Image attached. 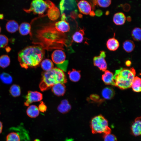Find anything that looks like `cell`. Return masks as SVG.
<instances>
[{"instance_id":"obj_25","label":"cell","mask_w":141,"mask_h":141,"mask_svg":"<svg viewBox=\"0 0 141 141\" xmlns=\"http://www.w3.org/2000/svg\"><path fill=\"white\" fill-rule=\"evenodd\" d=\"M84 34V31L80 29L75 32L72 36L73 40L77 43H80L82 42Z\"/></svg>"},{"instance_id":"obj_15","label":"cell","mask_w":141,"mask_h":141,"mask_svg":"<svg viewBox=\"0 0 141 141\" xmlns=\"http://www.w3.org/2000/svg\"><path fill=\"white\" fill-rule=\"evenodd\" d=\"M52 91L55 95L58 96H63L66 91V86L64 84L58 83L52 87Z\"/></svg>"},{"instance_id":"obj_30","label":"cell","mask_w":141,"mask_h":141,"mask_svg":"<svg viewBox=\"0 0 141 141\" xmlns=\"http://www.w3.org/2000/svg\"><path fill=\"white\" fill-rule=\"evenodd\" d=\"M10 59L9 56L4 55L0 57V67L3 68L8 66L10 63Z\"/></svg>"},{"instance_id":"obj_37","label":"cell","mask_w":141,"mask_h":141,"mask_svg":"<svg viewBox=\"0 0 141 141\" xmlns=\"http://www.w3.org/2000/svg\"><path fill=\"white\" fill-rule=\"evenodd\" d=\"M38 108L39 111L43 112L45 111L47 109L46 106L42 102H40V103L39 105Z\"/></svg>"},{"instance_id":"obj_6","label":"cell","mask_w":141,"mask_h":141,"mask_svg":"<svg viewBox=\"0 0 141 141\" xmlns=\"http://www.w3.org/2000/svg\"><path fill=\"white\" fill-rule=\"evenodd\" d=\"M90 126L93 134L104 133L109 127L107 120L102 115L93 118L91 120Z\"/></svg>"},{"instance_id":"obj_9","label":"cell","mask_w":141,"mask_h":141,"mask_svg":"<svg viewBox=\"0 0 141 141\" xmlns=\"http://www.w3.org/2000/svg\"><path fill=\"white\" fill-rule=\"evenodd\" d=\"M106 56L105 52L102 51L99 56L94 57L93 59L94 65L103 72L106 70L107 68V64L105 60Z\"/></svg>"},{"instance_id":"obj_22","label":"cell","mask_w":141,"mask_h":141,"mask_svg":"<svg viewBox=\"0 0 141 141\" xmlns=\"http://www.w3.org/2000/svg\"><path fill=\"white\" fill-rule=\"evenodd\" d=\"M27 115L31 118H35L39 114V110L38 108L35 105L29 106L26 110Z\"/></svg>"},{"instance_id":"obj_21","label":"cell","mask_w":141,"mask_h":141,"mask_svg":"<svg viewBox=\"0 0 141 141\" xmlns=\"http://www.w3.org/2000/svg\"><path fill=\"white\" fill-rule=\"evenodd\" d=\"M31 25L29 23L24 22L22 23L19 26V30L20 34L23 36L31 34Z\"/></svg>"},{"instance_id":"obj_27","label":"cell","mask_w":141,"mask_h":141,"mask_svg":"<svg viewBox=\"0 0 141 141\" xmlns=\"http://www.w3.org/2000/svg\"><path fill=\"white\" fill-rule=\"evenodd\" d=\"M41 64L42 68L45 71H49L53 68V63L50 59H44L42 62Z\"/></svg>"},{"instance_id":"obj_17","label":"cell","mask_w":141,"mask_h":141,"mask_svg":"<svg viewBox=\"0 0 141 141\" xmlns=\"http://www.w3.org/2000/svg\"><path fill=\"white\" fill-rule=\"evenodd\" d=\"M126 18L124 14L121 12L115 14L113 17V21L114 23L118 25H123L125 22Z\"/></svg>"},{"instance_id":"obj_24","label":"cell","mask_w":141,"mask_h":141,"mask_svg":"<svg viewBox=\"0 0 141 141\" xmlns=\"http://www.w3.org/2000/svg\"><path fill=\"white\" fill-rule=\"evenodd\" d=\"M70 79L72 81L76 82L79 81L81 78L80 71L74 69L68 71V73Z\"/></svg>"},{"instance_id":"obj_40","label":"cell","mask_w":141,"mask_h":141,"mask_svg":"<svg viewBox=\"0 0 141 141\" xmlns=\"http://www.w3.org/2000/svg\"><path fill=\"white\" fill-rule=\"evenodd\" d=\"M3 127V126L2 123L0 121V134L2 132Z\"/></svg>"},{"instance_id":"obj_18","label":"cell","mask_w":141,"mask_h":141,"mask_svg":"<svg viewBox=\"0 0 141 141\" xmlns=\"http://www.w3.org/2000/svg\"><path fill=\"white\" fill-rule=\"evenodd\" d=\"M71 108V106L68 101L65 99L61 101L57 109L61 113L65 114L70 111Z\"/></svg>"},{"instance_id":"obj_44","label":"cell","mask_w":141,"mask_h":141,"mask_svg":"<svg viewBox=\"0 0 141 141\" xmlns=\"http://www.w3.org/2000/svg\"><path fill=\"white\" fill-rule=\"evenodd\" d=\"M34 141H40L39 139H35Z\"/></svg>"},{"instance_id":"obj_7","label":"cell","mask_w":141,"mask_h":141,"mask_svg":"<svg viewBox=\"0 0 141 141\" xmlns=\"http://www.w3.org/2000/svg\"><path fill=\"white\" fill-rule=\"evenodd\" d=\"M51 59L52 61L56 64L59 68L65 70L67 68L68 61L66 60V55L64 52L60 49L55 50L52 53Z\"/></svg>"},{"instance_id":"obj_20","label":"cell","mask_w":141,"mask_h":141,"mask_svg":"<svg viewBox=\"0 0 141 141\" xmlns=\"http://www.w3.org/2000/svg\"><path fill=\"white\" fill-rule=\"evenodd\" d=\"M5 27L8 32L13 33L18 30L19 25L17 22L15 20H10L7 22Z\"/></svg>"},{"instance_id":"obj_33","label":"cell","mask_w":141,"mask_h":141,"mask_svg":"<svg viewBox=\"0 0 141 141\" xmlns=\"http://www.w3.org/2000/svg\"><path fill=\"white\" fill-rule=\"evenodd\" d=\"M0 79L3 83L6 84H10L13 81L11 76L5 73H3L0 75Z\"/></svg>"},{"instance_id":"obj_11","label":"cell","mask_w":141,"mask_h":141,"mask_svg":"<svg viewBox=\"0 0 141 141\" xmlns=\"http://www.w3.org/2000/svg\"><path fill=\"white\" fill-rule=\"evenodd\" d=\"M66 16L64 14H61V20L56 22L55 27L56 30L60 33H65L69 32L70 27L68 23L66 21Z\"/></svg>"},{"instance_id":"obj_41","label":"cell","mask_w":141,"mask_h":141,"mask_svg":"<svg viewBox=\"0 0 141 141\" xmlns=\"http://www.w3.org/2000/svg\"><path fill=\"white\" fill-rule=\"evenodd\" d=\"M5 50H6V51L7 52H9L10 51V50H11V49L9 47H7L6 48Z\"/></svg>"},{"instance_id":"obj_5","label":"cell","mask_w":141,"mask_h":141,"mask_svg":"<svg viewBox=\"0 0 141 141\" xmlns=\"http://www.w3.org/2000/svg\"><path fill=\"white\" fill-rule=\"evenodd\" d=\"M55 5L50 1L44 0H33L31 3L30 8L27 9H24L26 13L31 12L35 14H43L47 9Z\"/></svg>"},{"instance_id":"obj_28","label":"cell","mask_w":141,"mask_h":141,"mask_svg":"<svg viewBox=\"0 0 141 141\" xmlns=\"http://www.w3.org/2000/svg\"><path fill=\"white\" fill-rule=\"evenodd\" d=\"M134 42L130 40L125 41L123 44V47L124 50L127 52H132L135 48Z\"/></svg>"},{"instance_id":"obj_8","label":"cell","mask_w":141,"mask_h":141,"mask_svg":"<svg viewBox=\"0 0 141 141\" xmlns=\"http://www.w3.org/2000/svg\"><path fill=\"white\" fill-rule=\"evenodd\" d=\"M77 6L75 0H61L59 6L61 14L66 13L76 14Z\"/></svg>"},{"instance_id":"obj_36","label":"cell","mask_w":141,"mask_h":141,"mask_svg":"<svg viewBox=\"0 0 141 141\" xmlns=\"http://www.w3.org/2000/svg\"><path fill=\"white\" fill-rule=\"evenodd\" d=\"M103 137L104 141H117L116 136L111 133L104 134Z\"/></svg>"},{"instance_id":"obj_29","label":"cell","mask_w":141,"mask_h":141,"mask_svg":"<svg viewBox=\"0 0 141 141\" xmlns=\"http://www.w3.org/2000/svg\"><path fill=\"white\" fill-rule=\"evenodd\" d=\"M11 95L14 97L20 96L21 94V89L20 86L16 84H13L10 87L9 90Z\"/></svg>"},{"instance_id":"obj_12","label":"cell","mask_w":141,"mask_h":141,"mask_svg":"<svg viewBox=\"0 0 141 141\" xmlns=\"http://www.w3.org/2000/svg\"><path fill=\"white\" fill-rule=\"evenodd\" d=\"M77 6L79 11L84 14H89L91 11V5L86 1L82 0L80 1L78 3Z\"/></svg>"},{"instance_id":"obj_23","label":"cell","mask_w":141,"mask_h":141,"mask_svg":"<svg viewBox=\"0 0 141 141\" xmlns=\"http://www.w3.org/2000/svg\"><path fill=\"white\" fill-rule=\"evenodd\" d=\"M115 92L114 90L111 87H106L102 91V95L104 99H110L113 98L115 95Z\"/></svg>"},{"instance_id":"obj_35","label":"cell","mask_w":141,"mask_h":141,"mask_svg":"<svg viewBox=\"0 0 141 141\" xmlns=\"http://www.w3.org/2000/svg\"><path fill=\"white\" fill-rule=\"evenodd\" d=\"M97 3L99 6L102 8L108 7L111 3V0H97Z\"/></svg>"},{"instance_id":"obj_26","label":"cell","mask_w":141,"mask_h":141,"mask_svg":"<svg viewBox=\"0 0 141 141\" xmlns=\"http://www.w3.org/2000/svg\"><path fill=\"white\" fill-rule=\"evenodd\" d=\"M141 79L137 76L135 77L131 85L133 90L136 92L141 91Z\"/></svg>"},{"instance_id":"obj_39","label":"cell","mask_w":141,"mask_h":141,"mask_svg":"<svg viewBox=\"0 0 141 141\" xmlns=\"http://www.w3.org/2000/svg\"><path fill=\"white\" fill-rule=\"evenodd\" d=\"M125 64L127 66L129 67L131 64V62L130 60H127L126 61Z\"/></svg>"},{"instance_id":"obj_2","label":"cell","mask_w":141,"mask_h":141,"mask_svg":"<svg viewBox=\"0 0 141 141\" xmlns=\"http://www.w3.org/2000/svg\"><path fill=\"white\" fill-rule=\"evenodd\" d=\"M67 82V79L63 71L58 68H53L42 73L39 87L41 91H44L57 83L64 84Z\"/></svg>"},{"instance_id":"obj_38","label":"cell","mask_w":141,"mask_h":141,"mask_svg":"<svg viewBox=\"0 0 141 141\" xmlns=\"http://www.w3.org/2000/svg\"><path fill=\"white\" fill-rule=\"evenodd\" d=\"M96 15L98 16H101L102 14V11L100 10H97L96 12Z\"/></svg>"},{"instance_id":"obj_16","label":"cell","mask_w":141,"mask_h":141,"mask_svg":"<svg viewBox=\"0 0 141 141\" xmlns=\"http://www.w3.org/2000/svg\"><path fill=\"white\" fill-rule=\"evenodd\" d=\"M60 15V11L55 5L49 8L48 10L47 15L52 20H57L59 17Z\"/></svg>"},{"instance_id":"obj_14","label":"cell","mask_w":141,"mask_h":141,"mask_svg":"<svg viewBox=\"0 0 141 141\" xmlns=\"http://www.w3.org/2000/svg\"><path fill=\"white\" fill-rule=\"evenodd\" d=\"M104 72V73L102 77V79L103 82L106 85L115 86L113 73L108 70H106Z\"/></svg>"},{"instance_id":"obj_4","label":"cell","mask_w":141,"mask_h":141,"mask_svg":"<svg viewBox=\"0 0 141 141\" xmlns=\"http://www.w3.org/2000/svg\"><path fill=\"white\" fill-rule=\"evenodd\" d=\"M58 32L55 27L45 28L37 31L36 37L40 41L45 43L44 44L50 45L57 41L59 42Z\"/></svg>"},{"instance_id":"obj_19","label":"cell","mask_w":141,"mask_h":141,"mask_svg":"<svg viewBox=\"0 0 141 141\" xmlns=\"http://www.w3.org/2000/svg\"><path fill=\"white\" fill-rule=\"evenodd\" d=\"M107 48L111 51L117 50L119 46L118 41L114 37L109 39L106 43Z\"/></svg>"},{"instance_id":"obj_3","label":"cell","mask_w":141,"mask_h":141,"mask_svg":"<svg viewBox=\"0 0 141 141\" xmlns=\"http://www.w3.org/2000/svg\"><path fill=\"white\" fill-rule=\"evenodd\" d=\"M136 74L133 67L129 69L121 68L116 70L113 76L115 86L122 90L130 88Z\"/></svg>"},{"instance_id":"obj_31","label":"cell","mask_w":141,"mask_h":141,"mask_svg":"<svg viewBox=\"0 0 141 141\" xmlns=\"http://www.w3.org/2000/svg\"><path fill=\"white\" fill-rule=\"evenodd\" d=\"M21 139L20 134L15 132L9 133L6 137V141H21Z\"/></svg>"},{"instance_id":"obj_13","label":"cell","mask_w":141,"mask_h":141,"mask_svg":"<svg viewBox=\"0 0 141 141\" xmlns=\"http://www.w3.org/2000/svg\"><path fill=\"white\" fill-rule=\"evenodd\" d=\"M140 117L136 118L131 127L132 134L135 136H139L141 134V122Z\"/></svg>"},{"instance_id":"obj_46","label":"cell","mask_w":141,"mask_h":141,"mask_svg":"<svg viewBox=\"0 0 141 141\" xmlns=\"http://www.w3.org/2000/svg\"></svg>"},{"instance_id":"obj_32","label":"cell","mask_w":141,"mask_h":141,"mask_svg":"<svg viewBox=\"0 0 141 141\" xmlns=\"http://www.w3.org/2000/svg\"><path fill=\"white\" fill-rule=\"evenodd\" d=\"M141 31V29L139 27H136L132 30L131 36L134 40L137 41L140 40Z\"/></svg>"},{"instance_id":"obj_45","label":"cell","mask_w":141,"mask_h":141,"mask_svg":"<svg viewBox=\"0 0 141 141\" xmlns=\"http://www.w3.org/2000/svg\"><path fill=\"white\" fill-rule=\"evenodd\" d=\"M1 28L0 26V33H1Z\"/></svg>"},{"instance_id":"obj_42","label":"cell","mask_w":141,"mask_h":141,"mask_svg":"<svg viewBox=\"0 0 141 141\" xmlns=\"http://www.w3.org/2000/svg\"><path fill=\"white\" fill-rule=\"evenodd\" d=\"M90 14L91 16H94L95 15V13L91 11L90 13Z\"/></svg>"},{"instance_id":"obj_1","label":"cell","mask_w":141,"mask_h":141,"mask_svg":"<svg viewBox=\"0 0 141 141\" xmlns=\"http://www.w3.org/2000/svg\"><path fill=\"white\" fill-rule=\"evenodd\" d=\"M44 55V49L41 46H30L18 52V60L21 67L27 69L37 66L42 61Z\"/></svg>"},{"instance_id":"obj_43","label":"cell","mask_w":141,"mask_h":141,"mask_svg":"<svg viewBox=\"0 0 141 141\" xmlns=\"http://www.w3.org/2000/svg\"><path fill=\"white\" fill-rule=\"evenodd\" d=\"M3 15L2 14H0V19H3Z\"/></svg>"},{"instance_id":"obj_34","label":"cell","mask_w":141,"mask_h":141,"mask_svg":"<svg viewBox=\"0 0 141 141\" xmlns=\"http://www.w3.org/2000/svg\"><path fill=\"white\" fill-rule=\"evenodd\" d=\"M9 39L4 35L0 34V48H5L8 45Z\"/></svg>"},{"instance_id":"obj_10","label":"cell","mask_w":141,"mask_h":141,"mask_svg":"<svg viewBox=\"0 0 141 141\" xmlns=\"http://www.w3.org/2000/svg\"><path fill=\"white\" fill-rule=\"evenodd\" d=\"M26 100L24 105L28 106L32 103L40 101L43 98L42 94L37 91H28L26 96Z\"/></svg>"}]
</instances>
